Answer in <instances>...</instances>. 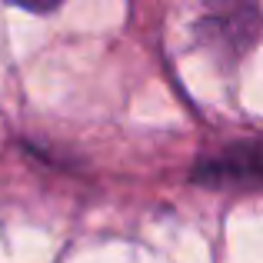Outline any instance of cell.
<instances>
[{
	"instance_id": "1",
	"label": "cell",
	"mask_w": 263,
	"mask_h": 263,
	"mask_svg": "<svg viewBox=\"0 0 263 263\" xmlns=\"http://www.w3.org/2000/svg\"><path fill=\"white\" fill-rule=\"evenodd\" d=\"M193 183L210 186V190H257L260 186V140L247 137V140L227 143L217 154H203L193 167Z\"/></svg>"
},
{
	"instance_id": "2",
	"label": "cell",
	"mask_w": 263,
	"mask_h": 263,
	"mask_svg": "<svg viewBox=\"0 0 263 263\" xmlns=\"http://www.w3.org/2000/svg\"><path fill=\"white\" fill-rule=\"evenodd\" d=\"M250 7L253 4L223 7V10L210 13L206 20H200L197 24L200 40H203L206 47H213V50H223V53H230V57H240V53L257 40V27H260V20H247V24L240 20Z\"/></svg>"
}]
</instances>
